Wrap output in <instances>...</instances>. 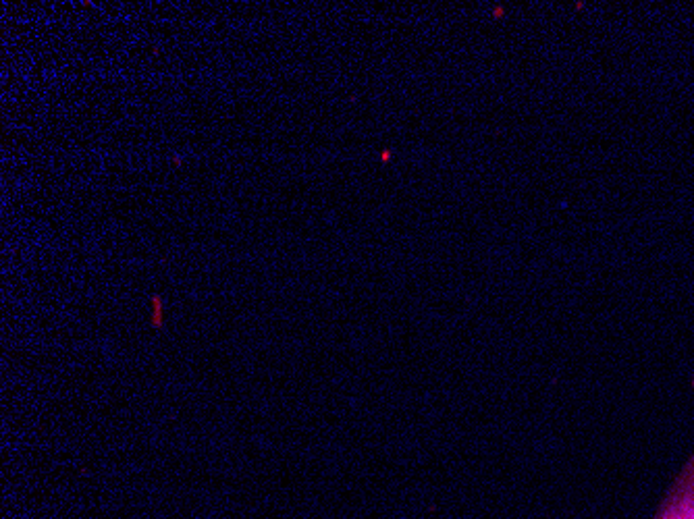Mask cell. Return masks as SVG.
Segmentation results:
<instances>
[{
    "instance_id": "cell-1",
    "label": "cell",
    "mask_w": 694,
    "mask_h": 519,
    "mask_svg": "<svg viewBox=\"0 0 694 519\" xmlns=\"http://www.w3.org/2000/svg\"><path fill=\"white\" fill-rule=\"evenodd\" d=\"M657 519H694V455L672 486Z\"/></svg>"
},
{
    "instance_id": "cell-2",
    "label": "cell",
    "mask_w": 694,
    "mask_h": 519,
    "mask_svg": "<svg viewBox=\"0 0 694 519\" xmlns=\"http://www.w3.org/2000/svg\"><path fill=\"white\" fill-rule=\"evenodd\" d=\"M154 312H156V316H154V326H160V299H158V297L154 299Z\"/></svg>"
}]
</instances>
